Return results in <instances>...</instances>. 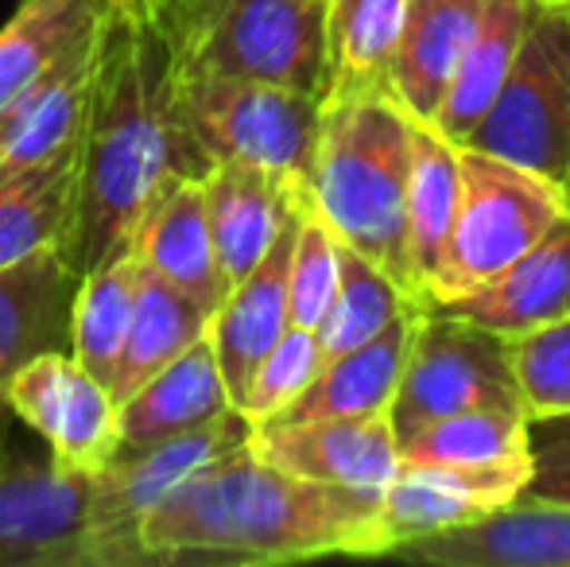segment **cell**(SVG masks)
<instances>
[{"label": "cell", "mask_w": 570, "mask_h": 567, "mask_svg": "<svg viewBox=\"0 0 570 567\" xmlns=\"http://www.w3.org/2000/svg\"><path fill=\"white\" fill-rule=\"evenodd\" d=\"M407 164L412 117L389 98L384 86L326 94L311 156L307 203L342 245L357 250L415 295L404 222Z\"/></svg>", "instance_id": "cell-3"}, {"label": "cell", "mask_w": 570, "mask_h": 567, "mask_svg": "<svg viewBox=\"0 0 570 567\" xmlns=\"http://www.w3.org/2000/svg\"><path fill=\"white\" fill-rule=\"evenodd\" d=\"M233 409L229 389L214 362L210 339H198L183 350L175 362L151 373L140 389L117 404V451L128 447H148L159 439L183 436L203 424H214Z\"/></svg>", "instance_id": "cell-21"}, {"label": "cell", "mask_w": 570, "mask_h": 567, "mask_svg": "<svg viewBox=\"0 0 570 567\" xmlns=\"http://www.w3.org/2000/svg\"><path fill=\"white\" fill-rule=\"evenodd\" d=\"M114 0H23L0 28V109L94 39Z\"/></svg>", "instance_id": "cell-26"}, {"label": "cell", "mask_w": 570, "mask_h": 567, "mask_svg": "<svg viewBox=\"0 0 570 567\" xmlns=\"http://www.w3.org/2000/svg\"><path fill=\"white\" fill-rule=\"evenodd\" d=\"M261 459L311 482L384 498L400 470V443L389 412L323 420H261L248 439Z\"/></svg>", "instance_id": "cell-11"}, {"label": "cell", "mask_w": 570, "mask_h": 567, "mask_svg": "<svg viewBox=\"0 0 570 567\" xmlns=\"http://www.w3.org/2000/svg\"><path fill=\"white\" fill-rule=\"evenodd\" d=\"M458 206V148L428 121H412V164H407V273L415 295H428L439 268L446 229Z\"/></svg>", "instance_id": "cell-27"}, {"label": "cell", "mask_w": 570, "mask_h": 567, "mask_svg": "<svg viewBox=\"0 0 570 567\" xmlns=\"http://www.w3.org/2000/svg\"><path fill=\"white\" fill-rule=\"evenodd\" d=\"M206 222H210L214 253L226 273L229 287L245 273L261 265L268 245L284 229V222L295 214V203L303 190L287 187L272 172L240 159H218L203 175Z\"/></svg>", "instance_id": "cell-20"}, {"label": "cell", "mask_w": 570, "mask_h": 567, "mask_svg": "<svg viewBox=\"0 0 570 567\" xmlns=\"http://www.w3.org/2000/svg\"><path fill=\"white\" fill-rule=\"evenodd\" d=\"M428 307L470 319L501 339L570 315V211L485 284L446 303H428Z\"/></svg>", "instance_id": "cell-15"}, {"label": "cell", "mask_w": 570, "mask_h": 567, "mask_svg": "<svg viewBox=\"0 0 570 567\" xmlns=\"http://www.w3.org/2000/svg\"><path fill=\"white\" fill-rule=\"evenodd\" d=\"M179 114L187 133L214 164L240 159L307 195L318 114H323L318 98L284 86L179 70Z\"/></svg>", "instance_id": "cell-7"}, {"label": "cell", "mask_w": 570, "mask_h": 567, "mask_svg": "<svg viewBox=\"0 0 570 567\" xmlns=\"http://www.w3.org/2000/svg\"><path fill=\"white\" fill-rule=\"evenodd\" d=\"M423 303L412 292H404L389 273L365 261L357 250L338 242V287L326 307L323 323L315 326V339L323 346V358L361 346L365 339L381 334L389 323H396L407 311H420Z\"/></svg>", "instance_id": "cell-30"}, {"label": "cell", "mask_w": 570, "mask_h": 567, "mask_svg": "<svg viewBox=\"0 0 570 567\" xmlns=\"http://www.w3.org/2000/svg\"><path fill=\"white\" fill-rule=\"evenodd\" d=\"M528 412L520 409H465L428 420L400 436V462H497L509 454H528Z\"/></svg>", "instance_id": "cell-32"}, {"label": "cell", "mask_w": 570, "mask_h": 567, "mask_svg": "<svg viewBox=\"0 0 570 567\" xmlns=\"http://www.w3.org/2000/svg\"><path fill=\"white\" fill-rule=\"evenodd\" d=\"M248 439H253V420L240 409H229L214 424L109 454L90 475V529H86L90 567H140L144 517L195 470Z\"/></svg>", "instance_id": "cell-8"}, {"label": "cell", "mask_w": 570, "mask_h": 567, "mask_svg": "<svg viewBox=\"0 0 570 567\" xmlns=\"http://www.w3.org/2000/svg\"><path fill=\"white\" fill-rule=\"evenodd\" d=\"M148 8H164V4H171V0H144Z\"/></svg>", "instance_id": "cell-38"}, {"label": "cell", "mask_w": 570, "mask_h": 567, "mask_svg": "<svg viewBox=\"0 0 570 567\" xmlns=\"http://www.w3.org/2000/svg\"><path fill=\"white\" fill-rule=\"evenodd\" d=\"M407 0H326V94L381 86Z\"/></svg>", "instance_id": "cell-29"}, {"label": "cell", "mask_w": 570, "mask_h": 567, "mask_svg": "<svg viewBox=\"0 0 570 567\" xmlns=\"http://www.w3.org/2000/svg\"><path fill=\"white\" fill-rule=\"evenodd\" d=\"M509 354L528 417L570 412V315L512 334Z\"/></svg>", "instance_id": "cell-34"}, {"label": "cell", "mask_w": 570, "mask_h": 567, "mask_svg": "<svg viewBox=\"0 0 570 567\" xmlns=\"http://www.w3.org/2000/svg\"><path fill=\"white\" fill-rule=\"evenodd\" d=\"M8 412H4V401H0V467L8 462Z\"/></svg>", "instance_id": "cell-37"}, {"label": "cell", "mask_w": 570, "mask_h": 567, "mask_svg": "<svg viewBox=\"0 0 570 567\" xmlns=\"http://www.w3.org/2000/svg\"><path fill=\"white\" fill-rule=\"evenodd\" d=\"M334 287H338V237L303 195L292 261H287V323L315 331L331 307Z\"/></svg>", "instance_id": "cell-33"}, {"label": "cell", "mask_w": 570, "mask_h": 567, "mask_svg": "<svg viewBox=\"0 0 570 567\" xmlns=\"http://www.w3.org/2000/svg\"><path fill=\"white\" fill-rule=\"evenodd\" d=\"M318 365H323V346H318L315 331H307V326H287L276 346L264 354V362L253 370L237 409L245 412L253 424L272 420L311 385Z\"/></svg>", "instance_id": "cell-35"}, {"label": "cell", "mask_w": 570, "mask_h": 567, "mask_svg": "<svg viewBox=\"0 0 570 567\" xmlns=\"http://www.w3.org/2000/svg\"><path fill=\"white\" fill-rule=\"evenodd\" d=\"M132 257L159 273L167 284L187 292L198 307L214 315L226 300L229 281L214 253L210 222H206L203 179H183L151 206L140 234L132 242Z\"/></svg>", "instance_id": "cell-23"}, {"label": "cell", "mask_w": 570, "mask_h": 567, "mask_svg": "<svg viewBox=\"0 0 570 567\" xmlns=\"http://www.w3.org/2000/svg\"><path fill=\"white\" fill-rule=\"evenodd\" d=\"M78 148L0 179V268L59 245L70 214Z\"/></svg>", "instance_id": "cell-28"}, {"label": "cell", "mask_w": 570, "mask_h": 567, "mask_svg": "<svg viewBox=\"0 0 570 567\" xmlns=\"http://www.w3.org/2000/svg\"><path fill=\"white\" fill-rule=\"evenodd\" d=\"M151 12L183 75L326 98V0H171Z\"/></svg>", "instance_id": "cell-4"}, {"label": "cell", "mask_w": 570, "mask_h": 567, "mask_svg": "<svg viewBox=\"0 0 570 567\" xmlns=\"http://www.w3.org/2000/svg\"><path fill=\"white\" fill-rule=\"evenodd\" d=\"M90 475L8 454L0 467V567H90Z\"/></svg>", "instance_id": "cell-10"}, {"label": "cell", "mask_w": 570, "mask_h": 567, "mask_svg": "<svg viewBox=\"0 0 570 567\" xmlns=\"http://www.w3.org/2000/svg\"><path fill=\"white\" fill-rule=\"evenodd\" d=\"M295 226H299V203L261 257V265L229 287L226 300L210 315V326H206V339H210L214 362H218L222 381L229 389L233 409H237L240 393H245L253 370L264 362V354L292 326L287 323V261H292Z\"/></svg>", "instance_id": "cell-16"}, {"label": "cell", "mask_w": 570, "mask_h": 567, "mask_svg": "<svg viewBox=\"0 0 570 567\" xmlns=\"http://www.w3.org/2000/svg\"><path fill=\"white\" fill-rule=\"evenodd\" d=\"M567 4H570V0H567Z\"/></svg>", "instance_id": "cell-39"}, {"label": "cell", "mask_w": 570, "mask_h": 567, "mask_svg": "<svg viewBox=\"0 0 570 567\" xmlns=\"http://www.w3.org/2000/svg\"><path fill=\"white\" fill-rule=\"evenodd\" d=\"M136 257H117L78 281L75 295V362L98 385H114L125 334L136 307Z\"/></svg>", "instance_id": "cell-31"}, {"label": "cell", "mask_w": 570, "mask_h": 567, "mask_svg": "<svg viewBox=\"0 0 570 567\" xmlns=\"http://www.w3.org/2000/svg\"><path fill=\"white\" fill-rule=\"evenodd\" d=\"M144 564H292L389 556L381 498L287 475L248 443L179 482L140 525Z\"/></svg>", "instance_id": "cell-2"}, {"label": "cell", "mask_w": 570, "mask_h": 567, "mask_svg": "<svg viewBox=\"0 0 570 567\" xmlns=\"http://www.w3.org/2000/svg\"><path fill=\"white\" fill-rule=\"evenodd\" d=\"M140 265V261H136ZM210 326V311L198 307L187 292H179L175 284H167L159 273H151L148 265L136 268V307L132 323L125 334V350H120L117 378L109 385L114 404L125 401L132 389H140L151 373H159L167 362L183 354L187 346H195Z\"/></svg>", "instance_id": "cell-25"}, {"label": "cell", "mask_w": 570, "mask_h": 567, "mask_svg": "<svg viewBox=\"0 0 570 567\" xmlns=\"http://www.w3.org/2000/svg\"><path fill=\"white\" fill-rule=\"evenodd\" d=\"M0 401L70 467L98 470L117 451L114 397L75 362V354H43L28 362L4 385Z\"/></svg>", "instance_id": "cell-12"}, {"label": "cell", "mask_w": 570, "mask_h": 567, "mask_svg": "<svg viewBox=\"0 0 570 567\" xmlns=\"http://www.w3.org/2000/svg\"><path fill=\"white\" fill-rule=\"evenodd\" d=\"M528 482V454L497 462H400L381 498L392 545L428 532L458 529L512 506Z\"/></svg>", "instance_id": "cell-13"}, {"label": "cell", "mask_w": 570, "mask_h": 567, "mask_svg": "<svg viewBox=\"0 0 570 567\" xmlns=\"http://www.w3.org/2000/svg\"><path fill=\"white\" fill-rule=\"evenodd\" d=\"M392 560L431 567H570V506L524 501L389 548Z\"/></svg>", "instance_id": "cell-14"}, {"label": "cell", "mask_w": 570, "mask_h": 567, "mask_svg": "<svg viewBox=\"0 0 570 567\" xmlns=\"http://www.w3.org/2000/svg\"><path fill=\"white\" fill-rule=\"evenodd\" d=\"M532 8L535 0H489L485 12H481L478 31H473L470 47L458 59L454 78L446 86L443 101H439L435 117L428 121L454 148L470 137V129L493 106L512 59H517V47L524 39L528 20H532Z\"/></svg>", "instance_id": "cell-24"}, {"label": "cell", "mask_w": 570, "mask_h": 567, "mask_svg": "<svg viewBox=\"0 0 570 567\" xmlns=\"http://www.w3.org/2000/svg\"><path fill=\"white\" fill-rule=\"evenodd\" d=\"M570 203L548 179L473 148H458V206L423 303H446L520 257Z\"/></svg>", "instance_id": "cell-6"}, {"label": "cell", "mask_w": 570, "mask_h": 567, "mask_svg": "<svg viewBox=\"0 0 570 567\" xmlns=\"http://www.w3.org/2000/svg\"><path fill=\"white\" fill-rule=\"evenodd\" d=\"M528 482L524 501H563L570 506V412L528 417Z\"/></svg>", "instance_id": "cell-36"}, {"label": "cell", "mask_w": 570, "mask_h": 567, "mask_svg": "<svg viewBox=\"0 0 570 567\" xmlns=\"http://www.w3.org/2000/svg\"><path fill=\"white\" fill-rule=\"evenodd\" d=\"M465 409H520L509 339L423 303L389 420L396 439Z\"/></svg>", "instance_id": "cell-9"}, {"label": "cell", "mask_w": 570, "mask_h": 567, "mask_svg": "<svg viewBox=\"0 0 570 567\" xmlns=\"http://www.w3.org/2000/svg\"><path fill=\"white\" fill-rule=\"evenodd\" d=\"M489 0H407L384 90L412 121H431Z\"/></svg>", "instance_id": "cell-19"}, {"label": "cell", "mask_w": 570, "mask_h": 567, "mask_svg": "<svg viewBox=\"0 0 570 567\" xmlns=\"http://www.w3.org/2000/svg\"><path fill=\"white\" fill-rule=\"evenodd\" d=\"M214 167L179 114V67L156 12L114 0L98 36L94 82L75 156L70 214L59 253L86 273L132 253L151 206L183 179Z\"/></svg>", "instance_id": "cell-1"}, {"label": "cell", "mask_w": 570, "mask_h": 567, "mask_svg": "<svg viewBox=\"0 0 570 567\" xmlns=\"http://www.w3.org/2000/svg\"><path fill=\"white\" fill-rule=\"evenodd\" d=\"M101 36V31H98ZM98 36L59 59L0 109V179L78 148L94 82Z\"/></svg>", "instance_id": "cell-18"}, {"label": "cell", "mask_w": 570, "mask_h": 567, "mask_svg": "<svg viewBox=\"0 0 570 567\" xmlns=\"http://www.w3.org/2000/svg\"><path fill=\"white\" fill-rule=\"evenodd\" d=\"M458 148L548 179L570 203V4L535 0L509 75Z\"/></svg>", "instance_id": "cell-5"}, {"label": "cell", "mask_w": 570, "mask_h": 567, "mask_svg": "<svg viewBox=\"0 0 570 567\" xmlns=\"http://www.w3.org/2000/svg\"><path fill=\"white\" fill-rule=\"evenodd\" d=\"M420 311L400 315L396 323H389L381 334L365 339L361 346L323 358L311 385L272 420H323V417H373V412H389L392 393L400 385V373H404L407 350H412Z\"/></svg>", "instance_id": "cell-22"}, {"label": "cell", "mask_w": 570, "mask_h": 567, "mask_svg": "<svg viewBox=\"0 0 570 567\" xmlns=\"http://www.w3.org/2000/svg\"><path fill=\"white\" fill-rule=\"evenodd\" d=\"M78 276L59 245L0 268V393L28 362L70 354L75 346Z\"/></svg>", "instance_id": "cell-17"}]
</instances>
